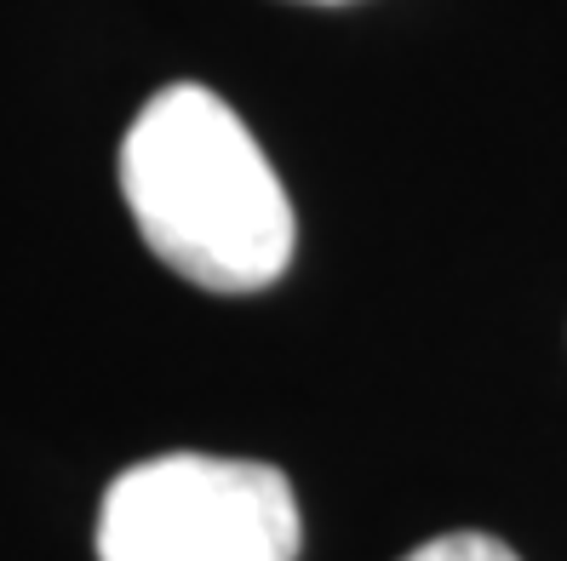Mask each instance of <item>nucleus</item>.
I'll return each mask as SVG.
<instances>
[{
    "mask_svg": "<svg viewBox=\"0 0 567 561\" xmlns=\"http://www.w3.org/2000/svg\"><path fill=\"white\" fill-rule=\"evenodd\" d=\"M121 195L144 247L207 292H264L292 263V201L247 121L202 81H173L121 138Z\"/></svg>",
    "mask_w": 567,
    "mask_h": 561,
    "instance_id": "obj_1",
    "label": "nucleus"
},
{
    "mask_svg": "<svg viewBox=\"0 0 567 561\" xmlns=\"http://www.w3.org/2000/svg\"><path fill=\"white\" fill-rule=\"evenodd\" d=\"M298 539L292 481L252 458H144L97 510V561H292Z\"/></svg>",
    "mask_w": 567,
    "mask_h": 561,
    "instance_id": "obj_2",
    "label": "nucleus"
},
{
    "mask_svg": "<svg viewBox=\"0 0 567 561\" xmlns=\"http://www.w3.org/2000/svg\"><path fill=\"white\" fill-rule=\"evenodd\" d=\"M402 561H522V555L493 533H442V539L408 550Z\"/></svg>",
    "mask_w": 567,
    "mask_h": 561,
    "instance_id": "obj_3",
    "label": "nucleus"
},
{
    "mask_svg": "<svg viewBox=\"0 0 567 561\" xmlns=\"http://www.w3.org/2000/svg\"><path fill=\"white\" fill-rule=\"evenodd\" d=\"M316 7H339V0H316Z\"/></svg>",
    "mask_w": 567,
    "mask_h": 561,
    "instance_id": "obj_4",
    "label": "nucleus"
}]
</instances>
